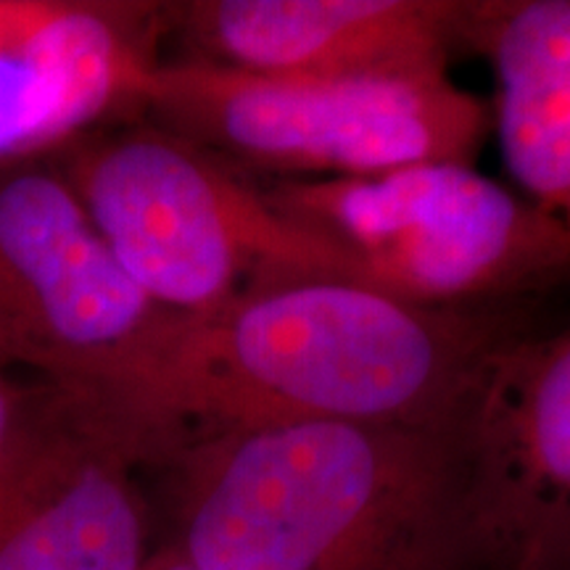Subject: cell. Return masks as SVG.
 <instances>
[{
	"label": "cell",
	"mask_w": 570,
	"mask_h": 570,
	"mask_svg": "<svg viewBox=\"0 0 570 570\" xmlns=\"http://www.w3.org/2000/svg\"><path fill=\"white\" fill-rule=\"evenodd\" d=\"M146 570H194V568H190L188 562H185L175 550H169V547L159 544L154 550L151 558H148Z\"/></svg>",
	"instance_id": "obj_13"
},
{
	"label": "cell",
	"mask_w": 570,
	"mask_h": 570,
	"mask_svg": "<svg viewBox=\"0 0 570 570\" xmlns=\"http://www.w3.org/2000/svg\"><path fill=\"white\" fill-rule=\"evenodd\" d=\"M17 394H19V383L13 381L9 373H3V370H0V441H3L6 428H9V423H11Z\"/></svg>",
	"instance_id": "obj_12"
},
{
	"label": "cell",
	"mask_w": 570,
	"mask_h": 570,
	"mask_svg": "<svg viewBox=\"0 0 570 570\" xmlns=\"http://www.w3.org/2000/svg\"><path fill=\"white\" fill-rule=\"evenodd\" d=\"M151 458L96 389L19 383L0 441V570H146Z\"/></svg>",
	"instance_id": "obj_7"
},
{
	"label": "cell",
	"mask_w": 570,
	"mask_h": 570,
	"mask_svg": "<svg viewBox=\"0 0 570 570\" xmlns=\"http://www.w3.org/2000/svg\"><path fill=\"white\" fill-rule=\"evenodd\" d=\"M262 185L277 209L338 246L362 283L402 302L479 309L570 283V235L473 164Z\"/></svg>",
	"instance_id": "obj_5"
},
{
	"label": "cell",
	"mask_w": 570,
	"mask_h": 570,
	"mask_svg": "<svg viewBox=\"0 0 570 570\" xmlns=\"http://www.w3.org/2000/svg\"><path fill=\"white\" fill-rule=\"evenodd\" d=\"M161 309L104 244L51 161L0 169V370L111 389L159 338Z\"/></svg>",
	"instance_id": "obj_6"
},
{
	"label": "cell",
	"mask_w": 570,
	"mask_h": 570,
	"mask_svg": "<svg viewBox=\"0 0 570 570\" xmlns=\"http://www.w3.org/2000/svg\"><path fill=\"white\" fill-rule=\"evenodd\" d=\"M48 161L125 273L173 315H214L283 283H362L354 262L277 209L265 185L148 119L85 135Z\"/></svg>",
	"instance_id": "obj_3"
},
{
	"label": "cell",
	"mask_w": 570,
	"mask_h": 570,
	"mask_svg": "<svg viewBox=\"0 0 570 570\" xmlns=\"http://www.w3.org/2000/svg\"><path fill=\"white\" fill-rule=\"evenodd\" d=\"M504 312L439 309L317 277L204 317L173 315L101 394L151 454V473L214 433L302 423L454 425L489 360L520 333ZM98 391V389H96Z\"/></svg>",
	"instance_id": "obj_1"
},
{
	"label": "cell",
	"mask_w": 570,
	"mask_h": 570,
	"mask_svg": "<svg viewBox=\"0 0 570 570\" xmlns=\"http://www.w3.org/2000/svg\"><path fill=\"white\" fill-rule=\"evenodd\" d=\"M146 119L275 180L473 164L491 135V104L449 71L269 77L202 59L161 61Z\"/></svg>",
	"instance_id": "obj_4"
},
{
	"label": "cell",
	"mask_w": 570,
	"mask_h": 570,
	"mask_svg": "<svg viewBox=\"0 0 570 570\" xmlns=\"http://www.w3.org/2000/svg\"><path fill=\"white\" fill-rule=\"evenodd\" d=\"M458 436L473 570H570V323L491 356Z\"/></svg>",
	"instance_id": "obj_8"
},
{
	"label": "cell",
	"mask_w": 570,
	"mask_h": 570,
	"mask_svg": "<svg viewBox=\"0 0 570 570\" xmlns=\"http://www.w3.org/2000/svg\"><path fill=\"white\" fill-rule=\"evenodd\" d=\"M167 3L0 0V169L146 117Z\"/></svg>",
	"instance_id": "obj_9"
},
{
	"label": "cell",
	"mask_w": 570,
	"mask_h": 570,
	"mask_svg": "<svg viewBox=\"0 0 570 570\" xmlns=\"http://www.w3.org/2000/svg\"><path fill=\"white\" fill-rule=\"evenodd\" d=\"M462 0H188L169 32L219 67L269 77L449 71Z\"/></svg>",
	"instance_id": "obj_10"
},
{
	"label": "cell",
	"mask_w": 570,
	"mask_h": 570,
	"mask_svg": "<svg viewBox=\"0 0 570 570\" xmlns=\"http://www.w3.org/2000/svg\"><path fill=\"white\" fill-rule=\"evenodd\" d=\"M458 425L302 423L185 444L169 483L194 570H473Z\"/></svg>",
	"instance_id": "obj_2"
},
{
	"label": "cell",
	"mask_w": 570,
	"mask_h": 570,
	"mask_svg": "<svg viewBox=\"0 0 570 570\" xmlns=\"http://www.w3.org/2000/svg\"><path fill=\"white\" fill-rule=\"evenodd\" d=\"M460 51L494 69L491 130L515 190L570 235V0H462Z\"/></svg>",
	"instance_id": "obj_11"
}]
</instances>
